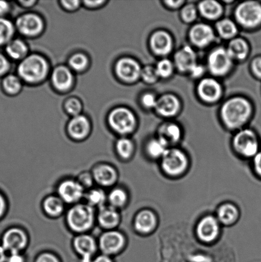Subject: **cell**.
Instances as JSON below:
<instances>
[{
  "instance_id": "ac0fdd59",
  "label": "cell",
  "mask_w": 261,
  "mask_h": 262,
  "mask_svg": "<svg viewBox=\"0 0 261 262\" xmlns=\"http://www.w3.org/2000/svg\"><path fill=\"white\" fill-rule=\"evenodd\" d=\"M197 232L200 239L211 242L216 239L219 233L218 220L213 216H206L199 222Z\"/></svg>"
},
{
  "instance_id": "ffe728a7",
  "label": "cell",
  "mask_w": 261,
  "mask_h": 262,
  "mask_svg": "<svg viewBox=\"0 0 261 262\" xmlns=\"http://www.w3.org/2000/svg\"><path fill=\"white\" fill-rule=\"evenodd\" d=\"M180 103L178 99L173 95L166 94L157 99L155 108L158 114L163 117H173L178 114Z\"/></svg>"
},
{
  "instance_id": "f907efd6",
  "label": "cell",
  "mask_w": 261,
  "mask_h": 262,
  "mask_svg": "<svg viewBox=\"0 0 261 262\" xmlns=\"http://www.w3.org/2000/svg\"><path fill=\"white\" fill-rule=\"evenodd\" d=\"M61 4L66 9L74 10L78 9L80 2L78 1V0H76V1H62Z\"/></svg>"
},
{
  "instance_id": "74e56055",
  "label": "cell",
  "mask_w": 261,
  "mask_h": 262,
  "mask_svg": "<svg viewBox=\"0 0 261 262\" xmlns=\"http://www.w3.org/2000/svg\"><path fill=\"white\" fill-rule=\"evenodd\" d=\"M4 87L8 93L14 94L17 93L21 89V83L17 76L9 75L4 80Z\"/></svg>"
},
{
  "instance_id": "b9f144b4",
  "label": "cell",
  "mask_w": 261,
  "mask_h": 262,
  "mask_svg": "<svg viewBox=\"0 0 261 262\" xmlns=\"http://www.w3.org/2000/svg\"><path fill=\"white\" fill-rule=\"evenodd\" d=\"M198 11L194 5H186L181 11V17L184 21L191 23L196 19Z\"/></svg>"
},
{
  "instance_id": "6da1fadb",
  "label": "cell",
  "mask_w": 261,
  "mask_h": 262,
  "mask_svg": "<svg viewBox=\"0 0 261 262\" xmlns=\"http://www.w3.org/2000/svg\"><path fill=\"white\" fill-rule=\"evenodd\" d=\"M252 106L244 97H233L224 103L221 109L222 119L230 129L242 127L250 119Z\"/></svg>"
},
{
  "instance_id": "2e32d148",
  "label": "cell",
  "mask_w": 261,
  "mask_h": 262,
  "mask_svg": "<svg viewBox=\"0 0 261 262\" xmlns=\"http://www.w3.org/2000/svg\"><path fill=\"white\" fill-rule=\"evenodd\" d=\"M74 246L77 252L81 256L82 261H91L97 250L96 242L93 237L88 235L78 236L74 241Z\"/></svg>"
},
{
  "instance_id": "7dc6e473",
  "label": "cell",
  "mask_w": 261,
  "mask_h": 262,
  "mask_svg": "<svg viewBox=\"0 0 261 262\" xmlns=\"http://www.w3.org/2000/svg\"><path fill=\"white\" fill-rule=\"evenodd\" d=\"M36 262H60L55 255L50 253H43L40 255Z\"/></svg>"
},
{
  "instance_id": "f35d334b",
  "label": "cell",
  "mask_w": 261,
  "mask_h": 262,
  "mask_svg": "<svg viewBox=\"0 0 261 262\" xmlns=\"http://www.w3.org/2000/svg\"><path fill=\"white\" fill-rule=\"evenodd\" d=\"M155 69L159 78H169L173 74L174 66L171 61L168 59H163L157 63Z\"/></svg>"
},
{
  "instance_id": "83f0119b",
  "label": "cell",
  "mask_w": 261,
  "mask_h": 262,
  "mask_svg": "<svg viewBox=\"0 0 261 262\" xmlns=\"http://www.w3.org/2000/svg\"><path fill=\"white\" fill-rule=\"evenodd\" d=\"M181 129L178 125L168 123L163 125L159 129V138L169 145L175 143L180 140Z\"/></svg>"
},
{
  "instance_id": "6f0895ef",
  "label": "cell",
  "mask_w": 261,
  "mask_h": 262,
  "mask_svg": "<svg viewBox=\"0 0 261 262\" xmlns=\"http://www.w3.org/2000/svg\"><path fill=\"white\" fill-rule=\"evenodd\" d=\"M5 207H6V204H5V200L2 195L0 194V217L4 214Z\"/></svg>"
},
{
  "instance_id": "e0dca14e",
  "label": "cell",
  "mask_w": 261,
  "mask_h": 262,
  "mask_svg": "<svg viewBox=\"0 0 261 262\" xmlns=\"http://www.w3.org/2000/svg\"><path fill=\"white\" fill-rule=\"evenodd\" d=\"M190 38L194 45L198 47H206L214 40L213 30L208 25L198 24L192 28Z\"/></svg>"
},
{
  "instance_id": "f546056e",
  "label": "cell",
  "mask_w": 261,
  "mask_h": 262,
  "mask_svg": "<svg viewBox=\"0 0 261 262\" xmlns=\"http://www.w3.org/2000/svg\"><path fill=\"white\" fill-rule=\"evenodd\" d=\"M43 209L45 212L51 216H58L63 211V200L58 197H49L43 203Z\"/></svg>"
},
{
  "instance_id": "f6af8a7d",
  "label": "cell",
  "mask_w": 261,
  "mask_h": 262,
  "mask_svg": "<svg viewBox=\"0 0 261 262\" xmlns=\"http://www.w3.org/2000/svg\"><path fill=\"white\" fill-rule=\"evenodd\" d=\"M251 68L254 76L261 80V56L254 59Z\"/></svg>"
},
{
  "instance_id": "603a6c76",
  "label": "cell",
  "mask_w": 261,
  "mask_h": 262,
  "mask_svg": "<svg viewBox=\"0 0 261 262\" xmlns=\"http://www.w3.org/2000/svg\"><path fill=\"white\" fill-rule=\"evenodd\" d=\"M68 130L72 137L76 140L85 138L89 130L88 119L83 115L74 117L69 123Z\"/></svg>"
},
{
  "instance_id": "8fae6325",
  "label": "cell",
  "mask_w": 261,
  "mask_h": 262,
  "mask_svg": "<svg viewBox=\"0 0 261 262\" xmlns=\"http://www.w3.org/2000/svg\"><path fill=\"white\" fill-rule=\"evenodd\" d=\"M125 243L124 235L116 231H109L101 235L99 246L104 255H112L121 250Z\"/></svg>"
},
{
  "instance_id": "44dd1931",
  "label": "cell",
  "mask_w": 261,
  "mask_h": 262,
  "mask_svg": "<svg viewBox=\"0 0 261 262\" xmlns=\"http://www.w3.org/2000/svg\"><path fill=\"white\" fill-rule=\"evenodd\" d=\"M93 177L97 183L103 186H110L116 181L117 173L112 167L102 164L94 169Z\"/></svg>"
},
{
  "instance_id": "1f68e13d",
  "label": "cell",
  "mask_w": 261,
  "mask_h": 262,
  "mask_svg": "<svg viewBox=\"0 0 261 262\" xmlns=\"http://www.w3.org/2000/svg\"><path fill=\"white\" fill-rule=\"evenodd\" d=\"M217 29L219 35L226 39L233 37L238 32L237 27L234 23L227 19H222L217 23Z\"/></svg>"
},
{
  "instance_id": "9a60e30c",
  "label": "cell",
  "mask_w": 261,
  "mask_h": 262,
  "mask_svg": "<svg viewBox=\"0 0 261 262\" xmlns=\"http://www.w3.org/2000/svg\"><path fill=\"white\" fill-rule=\"evenodd\" d=\"M150 45L153 52L158 55H168L172 50L173 41L172 37L164 31H158L151 37Z\"/></svg>"
},
{
  "instance_id": "d4e9b609",
  "label": "cell",
  "mask_w": 261,
  "mask_h": 262,
  "mask_svg": "<svg viewBox=\"0 0 261 262\" xmlns=\"http://www.w3.org/2000/svg\"><path fill=\"white\" fill-rule=\"evenodd\" d=\"M156 217L150 210H143L135 218V227L140 232L148 233L155 227Z\"/></svg>"
},
{
  "instance_id": "f1b7e54d",
  "label": "cell",
  "mask_w": 261,
  "mask_h": 262,
  "mask_svg": "<svg viewBox=\"0 0 261 262\" xmlns=\"http://www.w3.org/2000/svg\"><path fill=\"white\" fill-rule=\"evenodd\" d=\"M239 216V211L236 207L232 204L222 205L218 210L219 222L224 225H230L234 223Z\"/></svg>"
},
{
  "instance_id": "52a82bcc",
  "label": "cell",
  "mask_w": 261,
  "mask_h": 262,
  "mask_svg": "<svg viewBox=\"0 0 261 262\" xmlns=\"http://www.w3.org/2000/svg\"><path fill=\"white\" fill-rule=\"evenodd\" d=\"M163 170L170 176H178L183 173L187 166L185 154L178 149H168L162 156Z\"/></svg>"
},
{
  "instance_id": "91938a15",
  "label": "cell",
  "mask_w": 261,
  "mask_h": 262,
  "mask_svg": "<svg viewBox=\"0 0 261 262\" xmlns=\"http://www.w3.org/2000/svg\"><path fill=\"white\" fill-rule=\"evenodd\" d=\"M102 3H104V2L102 1H86L84 2V4H85L88 7H96L98 6V5H100L102 4Z\"/></svg>"
},
{
  "instance_id": "bcb514c9",
  "label": "cell",
  "mask_w": 261,
  "mask_h": 262,
  "mask_svg": "<svg viewBox=\"0 0 261 262\" xmlns=\"http://www.w3.org/2000/svg\"><path fill=\"white\" fill-rule=\"evenodd\" d=\"M93 177L89 173H83L79 177V182L83 187H90L93 182Z\"/></svg>"
},
{
  "instance_id": "816d5d0a",
  "label": "cell",
  "mask_w": 261,
  "mask_h": 262,
  "mask_svg": "<svg viewBox=\"0 0 261 262\" xmlns=\"http://www.w3.org/2000/svg\"><path fill=\"white\" fill-rule=\"evenodd\" d=\"M254 164L255 171L261 176V151L254 157Z\"/></svg>"
},
{
  "instance_id": "9c48e42d",
  "label": "cell",
  "mask_w": 261,
  "mask_h": 262,
  "mask_svg": "<svg viewBox=\"0 0 261 262\" xmlns=\"http://www.w3.org/2000/svg\"><path fill=\"white\" fill-rule=\"evenodd\" d=\"M27 237L22 230L12 228L5 232L2 239V246L10 253H19L27 246Z\"/></svg>"
},
{
  "instance_id": "60d3db41",
  "label": "cell",
  "mask_w": 261,
  "mask_h": 262,
  "mask_svg": "<svg viewBox=\"0 0 261 262\" xmlns=\"http://www.w3.org/2000/svg\"><path fill=\"white\" fill-rule=\"evenodd\" d=\"M140 76L142 77L143 80L148 83H154L159 78L156 69L152 66H147L142 69Z\"/></svg>"
},
{
  "instance_id": "7a4b0ae2",
  "label": "cell",
  "mask_w": 261,
  "mask_h": 262,
  "mask_svg": "<svg viewBox=\"0 0 261 262\" xmlns=\"http://www.w3.org/2000/svg\"><path fill=\"white\" fill-rule=\"evenodd\" d=\"M48 63L45 59L38 55H31L26 58L18 68L20 78L28 83H37L42 81L47 74Z\"/></svg>"
},
{
  "instance_id": "836d02e7",
  "label": "cell",
  "mask_w": 261,
  "mask_h": 262,
  "mask_svg": "<svg viewBox=\"0 0 261 262\" xmlns=\"http://www.w3.org/2000/svg\"><path fill=\"white\" fill-rule=\"evenodd\" d=\"M14 33V27L9 20L0 18V45L9 43Z\"/></svg>"
},
{
  "instance_id": "4dcf8cb0",
  "label": "cell",
  "mask_w": 261,
  "mask_h": 262,
  "mask_svg": "<svg viewBox=\"0 0 261 262\" xmlns=\"http://www.w3.org/2000/svg\"><path fill=\"white\" fill-rule=\"evenodd\" d=\"M6 51L10 56L15 60H19L25 56L27 53V47L20 40L10 41L6 47Z\"/></svg>"
},
{
  "instance_id": "d6986e66",
  "label": "cell",
  "mask_w": 261,
  "mask_h": 262,
  "mask_svg": "<svg viewBox=\"0 0 261 262\" xmlns=\"http://www.w3.org/2000/svg\"><path fill=\"white\" fill-rule=\"evenodd\" d=\"M175 63L178 70L184 73H190L197 64L196 53L193 48L189 46H185L176 53Z\"/></svg>"
},
{
  "instance_id": "5bb4252c",
  "label": "cell",
  "mask_w": 261,
  "mask_h": 262,
  "mask_svg": "<svg viewBox=\"0 0 261 262\" xmlns=\"http://www.w3.org/2000/svg\"><path fill=\"white\" fill-rule=\"evenodd\" d=\"M17 29L22 34L32 37L40 33L43 28V22L39 16L35 14H26L18 18Z\"/></svg>"
},
{
  "instance_id": "f5cc1de1",
  "label": "cell",
  "mask_w": 261,
  "mask_h": 262,
  "mask_svg": "<svg viewBox=\"0 0 261 262\" xmlns=\"http://www.w3.org/2000/svg\"><path fill=\"white\" fill-rule=\"evenodd\" d=\"M7 262H25L24 258L19 253H12L7 259Z\"/></svg>"
},
{
  "instance_id": "4316f807",
  "label": "cell",
  "mask_w": 261,
  "mask_h": 262,
  "mask_svg": "<svg viewBox=\"0 0 261 262\" xmlns=\"http://www.w3.org/2000/svg\"><path fill=\"white\" fill-rule=\"evenodd\" d=\"M199 11L203 16L208 19H216L221 16L222 11V7L218 2L213 0H207L201 2L199 4Z\"/></svg>"
},
{
  "instance_id": "cb8c5ba5",
  "label": "cell",
  "mask_w": 261,
  "mask_h": 262,
  "mask_svg": "<svg viewBox=\"0 0 261 262\" xmlns=\"http://www.w3.org/2000/svg\"><path fill=\"white\" fill-rule=\"evenodd\" d=\"M100 225L107 229L116 227L120 221L119 214L115 208L110 206L100 207L98 214Z\"/></svg>"
},
{
  "instance_id": "ab89813d",
  "label": "cell",
  "mask_w": 261,
  "mask_h": 262,
  "mask_svg": "<svg viewBox=\"0 0 261 262\" xmlns=\"http://www.w3.org/2000/svg\"><path fill=\"white\" fill-rule=\"evenodd\" d=\"M88 64V59L83 54H76L69 60L70 68L76 71H82L86 68Z\"/></svg>"
},
{
  "instance_id": "94428289",
  "label": "cell",
  "mask_w": 261,
  "mask_h": 262,
  "mask_svg": "<svg viewBox=\"0 0 261 262\" xmlns=\"http://www.w3.org/2000/svg\"><path fill=\"white\" fill-rule=\"evenodd\" d=\"M34 1H26L21 2V4L25 5V6H31L33 4H34Z\"/></svg>"
},
{
  "instance_id": "680465c9",
  "label": "cell",
  "mask_w": 261,
  "mask_h": 262,
  "mask_svg": "<svg viewBox=\"0 0 261 262\" xmlns=\"http://www.w3.org/2000/svg\"><path fill=\"white\" fill-rule=\"evenodd\" d=\"M7 259L5 249L3 248V246H0V262L6 261Z\"/></svg>"
},
{
  "instance_id": "484cf974",
  "label": "cell",
  "mask_w": 261,
  "mask_h": 262,
  "mask_svg": "<svg viewBox=\"0 0 261 262\" xmlns=\"http://www.w3.org/2000/svg\"><path fill=\"white\" fill-rule=\"evenodd\" d=\"M232 60H244L249 53V46L247 42L242 38H236L231 41L227 49Z\"/></svg>"
},
{
  "instance_id": "ba28073f",
  "label": "cell",
  "mask_w": 261,
  "mask_h": 262,
  "mask_svg": "<svg viewBox=\"0 0 261 262\" xmlns=\"http://www.w3.org/2000/svg\"><path fill=\"white\" fill-rule=\"evenodd\" d=\"M232 65V59L226 49L217 48L208 56V69L215 76L225 75L231 69Z\"/></svg>"
},
{
  "instance_id": "7bdbcfd3",
  "label": "cell",
  "mask_w": 261,
  "mask_h": 262,
  "mask_svg": "<svg viewBox=\"0 0 261 262\" xmlns=\"http://www.w3.org/2000/svg\"><path fill=\"white\" fill-rule=\"evenodd\" d=\"M65 109L69 114L74 117L78 116L82 109L81 102L75 98L69 99L66 102Z\"/></svg>"
},
{
  "instance_id": "db71d44e",
  "label": "cell",
  "mask_w": 261,
  "mask_h": 262,
  "mask_svg": "<svg viewBox=\"0 0 261 262\" xmlns=\"http://www.w3.org/2000/svg\"><path fill=\"white\" fill-rule=\"evenodd\" d=\"M10 5L9 3L4 1H0V16L4 15L9 12Z\"/></svg>"
},
{
  "instance_id": "7402d4cb",
  "label": "cell",
  "mask_w": 261,
  "mask_h": 262,
  "mask_svg": "<svg viewBox=\"0 0 261 262\" xmlns=\"http://www.w3.org/2000/svg\"><path fill=\"white\" fill-rule=\"evenodd\" d=\"M52 81L54 86L59 91H67L73 84V74L65 67H58L53 71Z\"/></svg>"
},
{
  "instance_id": "277c9868",
  "label": "cell",
  "mask_w": 261,
  "mask_h": 262,
  "mask_svg": "<svg viewBox=\"0 0 261 262\" xmlns=\"http://www.w3.org/2000/svg\"><path fill=\"white\" fill-rule=\"evenodd\" d=\"M236 18L240 24L247 28H255L261 26V3L245 2L237 7Z\"/></svg>"
},
{
  "instance_id": "d6a6232c",
  "label": "cell",
  "mask_w": 261,
  "mask_h": 262,
  "mask_svg": "<svg viewBox=\"0 0 261 262\" xmlns=\"http://www.w3.org/2000/svg\"><path fill=\"white\" fill-rule=\"evenodd\" d=\"M168 144L158 138L153 139L150 141L147 145V151L148 154L153 158H159L164 155L166 151L168 150Z\"/></svg>"
},
{
  "instance_id": "c3c4849f",
  "label": "cell",
  "mask_w": 261,
  "mask_h": 262,
  "mask_svg": "<svg viewBox=\"0 0 261 262\" xmlns=\"http://www.w3.org/2000/svg\"><path fill=\"white\" fill-rule=\"evenodd\" d=\"M10 64L7 59L0 54V76L6 73L9 70Z\"/></svg>"
},
{
  "instance_id": "4fadbf2b",
  "label": "cell",
  "mask_w": 261,
  "mask_h": 262,
  "mask_svg": "<svg viewBox=\"0 0 261 262\" xmlns=\"http://www.w3.org/2000/svg\"><path fill=\"white\" fill-rule=\"evenodd\" d=\"M198 91L201 99L209 103H212L221 98L222 87L216 79L205 78L199 84Z\"/></svg>"
},
{
  "instance_id": "681fc988",
  "label": "cell",
  "mask_w": 261,
  "mask_h": 262,
  "mask_svg": "<svg viewBox=\"0 0 261 262\" xmlns=\"http://www.w3.org/2000/svg\"><path fill=\"white\" fill-rule=\"evenodd\" d=\"M204 73V67L201 65H199V64L197 63L189 73H191L192 76L194 77V78H199V77H201L202 75H203Z\"/></svg>"
},
{
  "instance_id": "3957f363",
  "label": "cell",
  "mask_w": 261,
  "mask_h": 262,
  "mask_svg": "<svg viewBox=\"0 0 261 262\" xmlns=\"http://www.w3.org/2000/svg\"><path fill=\"white\" fill-rule=\"evenodd\" d=\"M94 216V210L90 205L78 204L69 210L66 220L70 229L76 232H84L91 228Z\"/></svg>"
},
{
  "instance_id": "9f6ffc18",
  "label": "cell",
  "mask_w": 261,
  "mask_h": 262,
  "mask_svg": "<svg viewBox=\"0 0 261 262\" xmlns=\"http://www.w3.org/2000/svg\"><path fill=\"white\" fill-rule=\"evenodd\" d=\"M93 262H112V261L109 257L108 255H102L97 256L93 260Z\"/></svg>"
},
{
  "instance_id": "7c38bea8",
  "label": "cell",
  "mask_w": 261,
  "mask_h": 262,
  "mask_svg": "<svg viewBox=\"0 0 261 262\" xmlns=\"http://www.w3.org/2000/svg\"><path fill=\"white\" fill-rule=\"evenodd\" d=\"M58 194L63 202L74 204L83 197L84 187L79 182L67 180L59 186Z\"/></svg>"
},
{
  "instance_id": "30bf717a",
  "label": "cell",
  "mask_w": 261,
  "mask_h": 262,
  "mask_svg": "<svg viewBox=\"0 0 261 262\" xmlns=\"http://www.w3.org/2000/svg\"><path fill=\"white\" fill-rule=\"evenodd\" d=\"M116 71L117 75L123 81L132 83L139 78L142 69L136 61L130 58H124L117 61Z\"/></svg>"
},
{
  "instance_id": "5b68a950",
  "label": "cell",
  "mask_w": 261,
  "mask_h": 262,
  "mask_svg": "<svg viewBox=\"0 0 261 262\" xmlns=\"http://www.w3.org/2000/svg\"><path fill=\"white\" fill-rule=\"evenodd\" d=\"M109 125L116 133L126 135L134 129L136 120L133 113L125 107L112 110L109 116Z\"/></svg>"
},
{
  "instance_id": "d590c367",
  "label": "cell",
  "mask_w": 261,
  "mask_h": 262,
  "mask_svg": "<svg viewBox=\"0 0 261 262\" xmlns=\"http://www.w3.org/2000/svg\"><path fill=\"white\" fill-rule=\"evenodd\" d=\"M108 199L111 206L116 209L125 204L127 200V195L124 190L116 188L110 192Z\"/></svg>"
},
{
  "instance_id": "e575fe53",
  "label": "cell",
  "mask_w": 261,
  "mask_h": 262,
  "mask_svg": "<svg viewBox=\"0 0 261 262\" xmlns=\"http://www.w3.org/2000/svg\"><path fill=\"white\" fill-rule=\"evenodd\" d=\"M86 199L88 205L91 207L104 206V204L106 200L105 192L101 189H92L86 195Z\"/></svg>"
},
{
  "instance_id": "ee69618b",
  "label": "cell",
  "mask_w": 261,
  "mask_h": 262,
  "mask_svg": "<svg viewBox=\"0 0 261 262\" xmlns=\"http://www.w3.org/2000/svg\"><path fill=\"white\" fill-rule=\"evenodd\" d=\"M141 102L145 107H147V108H152V107H155L157 99H156L154 95L146 94L143 96Z\"/></svg>"
},
{
  "instance_id": "8992f818",
  "label": "cell",
  "mask_w": 261,
  "mask_h": 262,
  "mask_svg": "<svg viewBox=\"0 0 261 262\" xmlns=\"http://www.w3.org/2000/svg\"><path fill=\"white\" fill-rule=\"evenodd\" d=\"M233 143L238 152L247 158L255 157L259 151V140L252 130L247 129L240 131L235 136Z\"/></svg>"
},
{
  "instance_id": "11a10c76",
  "label": "cell",
  "mask_w": 261,
  "mask_h": 262,
  "mask_svg": "<svg viewBox=\"0 0 261 262\" xmlns=\"http://www.w3.org/2000/svg\"><path fill=\"white\" fill-rule=\"evenodd\" d=\"M165 4L168 5L169 7L173 8V9H176V8L180 7L184 4L183 1H167L165 2Z\"/></svg>"
},
{
  "instance_id": "8d00e7d4",
  "label": "cell",
  "mask_w": 261,
  "mask_h": 262,
  "mask_svg": "<svg viewBox=\"0 0 261 262\" xmlns=\"http://www.w3.org/2000/svg\"><path fill=\"white\" fill-rule=\"evenodd\" d=\"M116 151L121 158H129L134 151V145L129 139H120L116 143Z\"/></svg>"
}]
</instances>
